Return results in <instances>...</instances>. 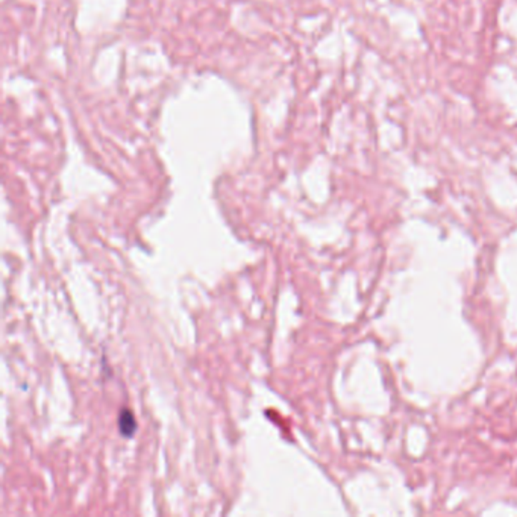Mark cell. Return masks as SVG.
Instances as JSON below:
<instances>
[{"label":"cell","mask_w":517,"mask_h":517,"mask_svg":"<svg viewBox=\"0 0 517 517\" xmlns=\"http://www.w3.org/2000/svg\"><path fill=\"white\" fill-rule=\"evenodd\" d=\"M119 431L123 437H132L137 431V422L129 410H121L119 414Z\"/></svg>","instance_id":"obj_1"}]
</instances>
